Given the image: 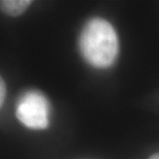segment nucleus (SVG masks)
I'll list each match as a JSON object with an SVG mask.
<instances>
[{
  "label": "nucleus",
  "mask_w": 159,
  "mask_h": 159,
  "mask_svg": "<svg viewBox=\"0 0 159 159\" xmlns=\"http://www.w3.org/2000/svg\"><path fill=\"white\" fill-rule=\"evenodd\" d=\"M5 97V85L3 80H0V106H3V101H4Z\"/></svg>",
  "instance_id": "obj_4"
},
{
  "label": "nucleus",
  "mask_w": 159,
  "mask_h": 159,
  "mask_svg": "<svg viewBox=\"0 0 159 159\" xmlns=\"http://www.w3.org/2000/svg\"><path fill=\"white\" fill-rule=\"evenodd\" d=\"M149 159H159V153L152 155V156H151L150 158H149Z\"/></svg>",
  "instance_id": "obj_5"
},
{
  "label": "nucleus",
  "mask_w": 159,
  "mask_h": 159,
  "mask_svg": "<svg viewBox=\"0 0 159 159\" xmlns=\"http://www.w3.org/2000/svg\"><path fill=\"white\" fill-rule=\"evenodd\" d=\"M79 47L89 64L97 68H106L112 65L118 56V36L109 22L95 18L83 28Z\"/></svg>",
  "instance_id": "obj_1"
},
{
  "label": "nucleus",
  "mask_w": 159,
  "mask_h": 159,
  "mask_svg": "<svg viewBox=\"0 0 159 159\" xmlns=\"http://www.w3.org/2000/svg\"><path fill=\"white\" fill-rule=\"evenodd\" d=\"M17 118L31 129H43L49 124V103L37 91L27 92L21 97L16 112Z\"/></svg>",
  "instance_id": "obj_2"
},
{
  "label": "nucleus",
  "mask_w": 159,
  "mask_h": 159,
  "mask_svg": "<svg viewBox=\"0 0 159 159\" xmlns=\"http://www.w3.org/2000/svg\"><path fill=\"white\" fill-rule=\"evenodd\" d=\"M32 1L30 0H2L0 2L1 11L6 15L17 17L22 15L29 7Z\"/></svg>",
  "instance_id": "obj_3"
}]
</instances>
